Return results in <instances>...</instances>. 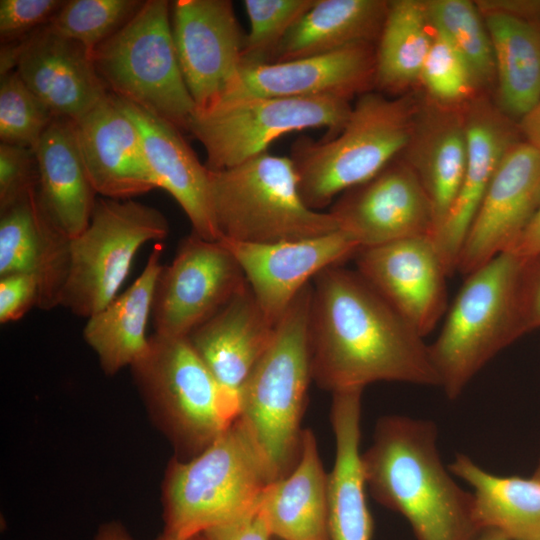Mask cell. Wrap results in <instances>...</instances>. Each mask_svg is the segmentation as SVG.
<instances>
[{"label":"cell","mask_w":540,"mask_h":540,"mask_svg":"<svg viewBox=\"0 0 540 540\" xmlns=\"http://www.w3.org/2000/svg\"><path fill=\"white\" fill-rule=\"evenodd\" d=\"M509 251L523 258L540 255V203L530 222Z\"/></svg>","instance_id":"cell-45"},{"label":"cell","mask_w":540,"mask_h":540,"mask_svg":"<svg viewBox=\"0 0 540 540\" xmlns=\"http://www.w3.org/2000/svg\"><path fill=\"white\" fill-rule=\"evenodd\" d=\"M308 344L312 379L332 393L380 381L440 387L424 337L342 264L312 281Z\"/></svg>","instance_id":"cell-1"},{"label":"cell","mask_w":540,"mask_h":540,"mask_svg":"<svg viewBox=\"0 0 540 540\" xmlns=\"http://www.w3.org/2000/svg\"><path fill=\"white\" fill-rule=\"evenodd\" d=\"M419 108L411 94L391 97L368 91L352 105L335 136L299 137L289 157L306 206L315 211L328 207L400 156L413 135Z\"/></svg>","instance_id":"cell-3"},{"label":"cell","mask_w":540,"mask_h":540,"mask_svg":"<svg viewBox=\"0 0 540 540\" xmlns=\"http://www.w3.org/2000/svg\"><path fill=\"white\" fill-rule=\"evenodd\" d=\"M54 118L15 70L1 76V143L33 149Z\"/></svg>","instance_id":"cell-37"},{"label":"cell","mask_w":540,"mask_h":540,"mask_svg":"<svg viewBox=\"0 0 540 540\" xmlns=\"http://www.w3.org/2000/svg\"><path fill=\"white\" fill-rule=\"evenodd\" d=\"M540 203V150L516 143L501 161L460 251L457 271L468 275L509 251Z\"/></svg>","instance_id":"cell-17"},{"label":"cell","mask_w":540,"mask_h":540,"mask_svg":"<svg viewBox=\"0 0 540 540\" xmlns=\"http://www.w3.org/2000/svg\"><path fill=\"white\" fill-rule=\"evenodd\" d=\"M238 261L263 313L277 324L299 292L323 270L355 257L359 245L344 231L275 243L220 239Z\"/></svg>","instance_id":"cell-16"},{"label":"cell","mask_w":540,"mask_h":540,"mask_svg":"<svg viewBox=\"0 0 540 540\" xmlns=\"http://www.w3.org/2000/svg\"><path fill=\"white\" fill-rule=\"evenodd\" d=\"M209 179L220 239L275 243L339 230L329 212L303 202L290 157L265 152L228 169L209 170Z\"/></svg>","instance_id":"cell-8"},{"label":"cell","mask_w":540,"mask_h":540,"mask_svg":"<svg viewBox=\"0 0 540 540\" xmlns=\"http://www.w3.org/2000/svg\"><path fill=\"white\" fill-rule=\"evenodd\" d=\"M138 0H69L53 16L48 27L83 45L90 53L140 8Z\"/></svg>","instance_id":"cell-35"},{"label":"cell","mask_w":540,"mask_h":540,"mask_svg":"<svg viewBox=\"0 0 540 540\" xmlns=\"http://www.w3.org/2000/svg\"><path fill=\"white\" fill-rule=\"evenodd\" d=\"M38 196L72 239L88 226L97 199L78 148L72 120L55 117L33 148Z\"/></svg>","instance_id":"cell-27"},{"label":"cell","mask_w":540,"mask_h":540,"mask_svg":"<svg viewBox=\"0 0 540 540\" xmlns=\"http://www.w3.org/2000/svg\"><path fill=\"white\" fill-rule=\"evenodd\" d=\"M207 540H270L268 523L260 506V499L249 512L228 523L203 533Z\"/></svg>","instance_id":"cell-43"},{"label":"cell","mask_w":540,"mask_h":540,"mask_svg":"<svg viewBox=\"0 0 540 540\" xmlns=\"http://www.w3.org/2000/svg\"><path fill=\"white\" fill-rule=\"evenodd\" d=\"M433 30L443 35L468 65L478 88L496 80L491 39L475 2L469 0L425 1Z\"/></svg>","instance_id":"cell-34"},{"label":"cell","mask_w":540,"mask_h":540,"mask_svg":"<svg viewBox=\"0 0 540 540\" xmlns=\"http://www.w3.org/2000/svg\"><path fill=\"white\" fill-rule=\"evenodd\" d=\"M327 476L315 434L306 428L300 457L293 470L268 484L260 496V506L272 537L330 540Z\"/></svg>","instance_id":"cell-28"},{"label":"cell","mask_w":540,"mask_h":540,"mask_svg":"<svg viewBox=\"0 0 540 540\" xmlns=\"http://www.w3.org/2000/svg\"><path fill=\"white\" fill-rule=\"evenodd\" d=\"M161 254L162 243H156L132 285L87 319L83 337L107 376L131 367L148 349L146 327L152 314L156 282L163 268Z\"/></svg>","instance_id":"cell-29"},{"label":"cell","mask_w":540,"mask_h":540,"mask_svg":"<svg viewBox=\"0 0 540 540\" xmlns=\"http://www.w3.org/2000/svg\"><path fill=\"white\" fill-rule=\"evenodd\" d=\"M482 16L494 53L498 108L519 121L540 99V22Z\"/></svg>","instance_id":"cell-32"},{"label":"cell","mask_w":540,"mask_h":540,"mask_svg":"<svg viewBox=\"0 0 540 540\" xmlns=\"http://www.w3.org/2000/svg\"><path fill=\"white\" fill-rule=\"evenodd\" d=\"M74 123L80 155L96 194L128 200L157 188L139 131L111 93Z\"/></svg>","instance_id":"cell-20"},{"label":"cell","mask_w":540,"mask_h":540,"mask_svg":"<svg viewBox=\"0 0 540 540\" xmlns=\"http://www.w3.org/2000/svg\"><path fill=\"white\" fill-rule=\"evenodd\" d=\"M463 108L428 100L419 108L413 135L402 153L431 203L435 221L432 236L448 216L464 176L467 137Z\"/></svg>","instance_id":"cell-26"},{"label":"cell","mask_w":540,"mask_h":540,"mask_svg":"<svg viewBox=\"0 0 540 540\" xmlns=\"http://www.w3.org/2000/svg\"><path fill=\"white\" fill-rule=\"evenodd\" d=\"M312 282L291 302L273 338L244 383L237 419L261 451L272 482L298 462L301 420L312 379L308 326Z\"/></svg>","instance_id":"cell-4"},{"label":"cell","mask_w":540,"mask_h":540,"mask_svg":"<svg viewBox=\"0 0 540 540\" xmlns=\"http://www.w3.org/2000/svg\"><path fill=\"white\" fill-rule=\"evenodd\" d=\"M519 133L528 142L540 150V99L535 106L518 121Z\"/></svg>","instance_id":"cell-46"},{"label":"cell","mask_w":540,"mask_h":540,"mask_svg":"<svg viewBox=\"0 0 540 540\" xmlns=\"http://www.w3.org/2000/svg\"><path fill=\"white\" fill-rule=\"evenodd\" d=\"M71 238L49 216L37 188L0 212V277L29 274L38 283L41 310L61 305Z\"/></svg>","instance_id":"cell-22"},{"label":"cell","mask_w":540,"mask_h":540,"mask_svg":"<svg viewBox=\"0 0 540 540\" xmlns=\"http://www.w3.org/2000/svg\"><path fill=\"white\" fill-rule=\"evenodd\" d=\"M170 6L166 0L143 1L91 58L109 93L187 130L196 106L178 63Z\"/></svg>","instance_id":"cell-9"},{"label":"cell","mask_w":540,"mask_h":540,"mask_svg":"<svg viewBox=\"0 0 540 540\" xmlns=\"http://www.w3.org/2000/svg\"><path fill=\"white\" fill-rule=\"evenodd\" d=\"M467 159L455 202L432 236L449 276L457 271L461 248L487 188L507 152L520 140L512 120L486 97L464 105Z\"/></svg>","instance_id":"cell-19"},{"label":"cell","mask_w":540,"mask_h":540,"mask_svg":"<svg viewBox=\"0 0 540 540\" xmlns=\"http://www.w3.org/2000/svg\"><path fill=\"white\" fill-rule=\"evenodd\" d=\"M363 388L332 393L331 425L335 460L327 476L330 540H371L373 520L366 501L361 441Z\"/></svg>","instance_id":"cell-25"},{"label":"cell","mask_w":540,"mask_h":540,"mask_svg":"<svg viewBox=\"0 0 540 540\" xmlns=\"http://www.w3.org/2000/svg\"><path fill=\"white\" fill-rule=\"evenodd\" d=\"M169 233L156 208L128 199L98 197L87 228L70 241V265L61 305L89 318L116 296L138 250Z\"/></svg>","instance_id":"cell-10"},{"label":"cell","mask_w":540,"mask_h":540,"mask_svg":"<svg viewBox=\"0 0 540 540\" xmlns=\"http://www.w3.org/2000/svg\"><path fill=\"white\" fill-rule=\"evenodd\" d=\"M315 0H245L249 19L245 35L242 66L272 63L275 53L291 27Z\"/></svg>","instance_id":"cell-36"},{"label":"cell","mask_w":540,"mask_h":540,"mask_svg":"<svg viewBox=\"0 0 540 540\" xmlns=\"http://www.w3.org/2000/svg\"><path fill=\"white\" fill-rule=\"evenodd\" d=\"M533 476L540 478V457H539L538 464H537V467L535 469Z\"/></svg>","instance_id":"cell-50"},{"label":"cell","mask_w":540,"mask_h":540,"mask_svg":"<svg viewBox=\"0 0 540 540\" xmlns=\"http://www.w3.org/2000/svg\"><path fill=\"white\" fill-rule=\"evenodd\" d=\"M475 3L482 15L497 13L540 22V0H480Z\"/></svg>","instance_id":"cell-44"},{"label":"cell","mask_w":540,"mask_h":540,"mask_svg":"<svg viewBox=\"0 0 540 540\" xmlns=\"http://www.w3.org/2000/svg\"><path fill=\"white\" fill-rule=\"evenodd\" d=\"M38 283L34 276L17 273L0 277V322L20 320L38 304Z\"/></svg>","instance_id":"cell-41"},{"label":"cell","mask_w":540,"mask_h":540,"mask_svg":"<svg viewBox=\"0 0 540 540\" xmlns=\"http://www.w3.org/2000/svg\"><path fill=\"white\" fill-rule=\"evenodd\" d=\"M350 100L335 96L249 98L193 113L187 131L204 147L211 171L239 165L267 151L279 137L310 128L335 136L346 122Z\"/></svg>","instance_id":"cell-11"},{"label":"cell","mask_w":540,"mask_h":540,"mask_svg":"<svg viewBox=\"0 0 540 540\" xmlns=\"http://www.w3.org/2000/svg\"><path fill=\"white\" fill-rule=\"evenodd\" d=\"M375 47L358 44L291 61L242 66L217 104L272 97L335 96L351 100L374 86Z\"/></svg>","instance_id":"cell-18"},{"label":"cell","mask_w":540,"mask_h":540,"mask_svg":"<svg viewBox=\"0 0 540 540\" xmlns=\"http://www.w3.org/2000/svg\"><path fill=\"white\" fill-rule=\"evenodd\" d=\"M38 186L33 149L0 144V212L9 208Z\"/></svg>","instance_id":"cell-39"},{"label":"cell","mask_w":540,"mask_h":540,"mask_svg":"<svg viewBox=\"0 0 540 540\" xmlns=\"http://www.w3.org/2000/svg\"><path fill=\"white\" fill-rule=\"evenodd\" d=\"M430 420L381 417L361 454L366 486L381 505L401 514L415 540H475L473 495L444 466Z\"/></svg>","instance_id":"cell-2"},{"label":"cell","mask_w":540,"mask_h":540,"mask_svg":"<svg viewBox=\"0 0 540 540\" xmlns=\"http://www.w3.org/2000/svg\"><path fill=\"white\" fill-rule=\"evenodd\" d=\"M356 270L422 336L447 309L449 277L431 236L360 249Z\"/></svg>","instance_id":"cell-15"},{"label":"cell","mask_w":540,"mask_h":540,"mask_svg":"<svg viewBox=\"0 0 540 540\" xmlns=\"http://www.w3.org/2000/svg\"><path fill=\"white\" fill-rule=\"evenodd\" d=\"M15 71L55 117L76 121L108 95L91 53L48 25L19 40Z\"/></svg>","instance_id":"cell-21"},{"label":"cell","mask_w":540,"mask_h":540,"mask_svg":"<svg viewBox=\"0 0 540 540\" xmlns=\"http://www.w3.org/2000/svg\"><path fill=\"white\" fill-rule=\"evenodd\" d=\"M116 99L139 131L157 188L177 201L191 222L192 232L205 240L219 241L209 169L199 161L180 129L133 103Z\"/></svg>","instance_id":"cell-24"},{"label":"cell","mask_w":540,"mask_h":540,"mask_svg":"<svg viewBox=\"0 0 540 540\" xmlns=\"http://www.w3.org/2000/svg\"><path fill=\"white\" fill-rule=\"evenodd\" d=\"M388 2L315 0L285 35L273 62L327 54L352 45L377 43Z\"/></svg>","instance_id":"cell-30"},{"label":"cell","mask_w":540,"mask_h":540,"mask_svg":"<svg viewBox=\"0 0 540 540\" xmlns=\"http://www.w3.org/2000/svg\"><path fill=\"white\" fill-rule=\"evenodd\" d=\"M518 304L524 334L540 328V255L524 258L519 277Z\"/></svg>","instance_id":"cell-42"},{"label":"cell","mask_w":540,"mask_h":540,"mask_svg":"<svg viewBox=\"0 0 540 540\" xmlns=\"http://www.w3.org/2000/svg\"><path fill=\"white\" fill-rule=\"evenodd\" d=\"M130 369L152 421L170 441L177 459L201 453L237 418L187 338L154 333L146 353Z\"/></svg>","instance_id":"cell-7"},{"label":"cell","mask_w":540,"mask_h":540,"mask_svg":"<svg viewBox=\"0 0 540 540\" xmlns=\"http://www.w3.org/2000/svg\"><path fill=\"white\" fill-rule=\"evenodd\" d=\"M360 249L431 236V203L402 154L379 173L342 193L328 211Z\"/></svg>","instance_id":"cell-13"},{"label":"cell","mask_w":540,"mask_h":540,"mask_svg":"<svg viewBox=\"0 0 540 540\" xmlns=\"http://www.w3.org/2000/svg\"><path fill=\"white\" fill-rule=\"evenodd\" d=\"M171 30L197 111L215 106L241 67L245 35L230 0H177Z\"/></svg>","instance_id":"cell-14"},{"label":"cell","mask_w":540,"mask_h":540,"mask_svg":"<svg viewBox=\"0 0 540 540\" xmlns=\"http://www.w3.org/2000/svg\"><path fill=\"white\" fill-rule=\"evenodd\" d=\"M431 40L425 1H389L375 47L374 86L391 97L407 94L419 84Z\"/></svg>","instance_id":"cell-33"},{"label":"cell","mask_w":540,"mask_h":540,"mask_svg":"<svg viewBox=\"0 0 540 540\" xmlns=\"http://www.w3.org/2000/svg\"><path fill=\"white\" fill-rule=\"evenodd\" d=\"M419 84L425 89L429 101L449 107L464 106L476 97L475 92L479 89L461 55L433 29Z\"/></svg>","instance_id":"cell-38"},{"label":"cell","mask_w":540,"mask_h":540,"mask_svg":"<svg viewBox=\"0 0 540 540\" xmlns=\"http://www.w3.org/2000/svg\"><path fill=\"white\" fill-rule=\"evenodd\" d=\"M94 540H133L125 526L116 520L102 524Z\"/></svg>","instance_id":"cell-47"},{"label":"cell","mask_w":540,"mask_h":540,"mask_svg":"<svg viewBox=\"0 0 540 540\" xmlns=\"http://www.w3.org/2000/svg\"><path fill=\"white\" fill-rule=\"evenodd\" d=\"M524 258L503 252L466 275L430 357L449 399H456L500 351L524 334L518 285Z\"/></svg>","instance_id":"cell-6"},{"label":"cell","mask_w":540,"mask_h":540,"mask_svg":"<svg viewBox=\"0 0 540 540\" xmlns=\"http://www.w3.org/2000/svg\"><path fill=\"white\" fill-rule=\"evenodd\" d=\"M475 540H509V539L496 531L484 530L479 534V536Z\"/></svg>","instance_id":"cell-49"},{"label":"cell","mask_w":540,"mask_h":540,"mask_svg":"<svg viewBox=\"0 0 540 540\" xmlns=\"http://www.w3.org/2000/svg\"><path fill=\"white\" fill-rule=\"evenodd\" d=\"M248 283L187 337L238 415L240 391L275 331Z\"/></svg>","instance_id":"cell-23"},{"label":"cell","mask_w":540,"mask_h":540,"mask_svg":"<svg viewBox=\"0 0 540 540\" xmlns=\"http://www.w3.org/2000/svg\"><path fill=\"white\" fill-rule=\"evenodd\" d=\"M246 284L238 261L225 246L192 232L157 279L151 314L154 333L187 338Z\"/></svg>","instance_id":"cell-12"},{"label":"cell","mask_w":540,"mask_h":540,"mask_svg":"<svg viewBox=\"0 0 540 540\" xmlns=\"http://www.w3.org/2000/svg\"><path fill=\"white\" fill-rule=\"evenodd\" d=\"M272 482L257 444L236 418L210 446L188 460L173 458L162 485L164 531L185 538L253 509Z\"/></svg>","instance_id":"cell-5"},{"label":"cell","mask_w":540,"mask_h":540,"mask_svg":"<svg viewBox=\"0 0 540 540\" xmlns=\"http://www.w3.org/2000/svg\"><path fill=\"white\" fill-rule=\"evenodd\" d=\"M450 472L473 488V518L482 532L509 540H540V478L492 474L458 454Z\"/></svg>","instance_id":"cell-31"},{"label":"cell","mask_w":540,"mask_h":540,"mask_svg":"<svg viewBox=\"0 0 540 540\" xmlns=\"http://www.w3.org/2000/svg\"><path fill=\"white\" fill-rule=\"evenodd\" d=\"M65 1L1 0L0 35L2 41L21 40L49 24Z\"/></svg>","instance_id":"cell-40"},{"label":"cell","mask_w":540,"mask_h":540,"mask_svg":"<svg viewBox=\"0 0 540 540\" xmlns=\"http://www.w3.org/2000/svg\"><path fill=\"white\" fill-rule=\"evenodd\" d=\"M156 540H207V539L203 533L193 535L190 537L181 538V537H177V536L168 534L166 532H163L160 536L156 538Z\"/></svg>","instance_id":"cell-48"}]
</instances>
